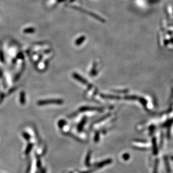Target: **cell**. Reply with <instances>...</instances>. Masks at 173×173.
Wrapping results in <instances>:
<instances>
[{"label": "cell", "mask_w": 173, "mask_h": 173, "mask_svg": "<svg viewBox=\"0 0 173 173\" xmlns=\"http://www.w3.org/2000/svg\"><path fill=\"white\" fill-rule=\"evenodd\" d=\"M41 162H40V160H38V162H37V166H38V168L39 169V168H41Z\"/></svg>", "instance_id": "cell-5"}, {"label": "cell", "mask_w": 173, "mask_h": 173, "mask_svg": "<svg viewBox=\"0 0 173 173\" xmlns=\"http://www.w3.org/2000/svg\"><path fill=\"white\" fill-rule=\"evenodd\" d=\"M23 137L25 138L26 140H29L30 138V136L26 133H23Z\"/></svg>", "instance_id": "cell-4"}, {"label": "cell", "mask_w": 173, "mask_h": 173, "mask_svg": "<svg viewBox=\"0 0 173 173\" xmlns=\"http://www.w3.org/2000/svg\"><path fill=\"white\" fill-rule=\"evenodd\" d=\"M33 147V144L32 143H30V144H28L27 147H26V150H25V152L26 155H28V154L29 153V152L31 151Z\"/></svg>", "instance_id": "cell-2"}, {"label": "cell", "mask_w": 173, "mask_h": 173, "mask_svg": "<svg viewBox=\"0 0 173 173\" xmlns=\"http://www.w3.org/2000/svg\"><path fill=\"white\" fill-rule=\"evenodd\" d=\"M63 103V101L61 99H49V100L40 101L38 102V104L40 106L42 105H46L49 103H55V104H61Z\"/></svg>", "instance_id": "cell-1"}, {"label": "cell", "mask_w": 173, "mask_h": 173, "mask_svg": "<svg viewBox=\"0 0 173 173\" xmlns=\"http://www.w3.org/2000/svg\"><path fill=\"white\" fill-rule=\"evenodd\" d=\"M24 97H25V95H24V92H21L20 94V102L21 103H24L25 102V99H24Z\"/></svg>", "instance_id": "cell-3"}]
</instances>
